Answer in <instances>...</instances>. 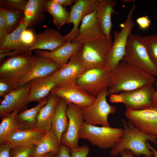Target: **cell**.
Instances as JSON below:
<instances>
[{"instance_id": "34", "label": "cell", "mask_w": 157, "mask_h": 157, "mask_svg": "<svg viewBox=\"0 0 157 157\" xmlns=\"http://www.w3.org/2000/svg\"><path fill=\"white\" fill-rule=\"evenodd\" d=\"M28 1L26 0H1L0 8L11 10L24 11Z\"/></svg>"}, {"instance_id": "44", "label": "cell", "mask_w": 157, "mask_h": 157, "mask_svg": "<svg viewBox=\"0 0 157 157\" xmlns=\"http://www.w3.org/2000/svg\"><path fill=\"white\" fill-rule=\"evenodd\" d=\"M20 53H21L18 51L13 50L6 53L0 54V62H1L3 58L6 57L8 56L10 57Z\"/></svg>"}, {"instance_id": "20", "label": "cell", "mask_w": 157, "mask_h": 157, "mask_svg": "<svg viewBox=\"0 0 157 157\" xmlns=\"http://www.w3.org/2000/svg\"><path fill=\"white\" fill-rule=\"evenodd\" d=\"M35 56L33 66L27 74L16 83L17 88L33 79L51 75L59 69L57 64L52 60L36 55Z\"/></svg>"}, {"instance_id": "42", "label": "cell", "mask_w": 157, "mask_h": 157, "mask_svg": "<svg viewBox=\"0 0 157 157\" xmlns=\"http://www.w3.org/2000/svg\"><path fill=\"white\" fill-rule=\"evenodd\" d=\"M56 157H71L70 149L65 145L60 144V149L56 154Z\"/></svg>"}, {"instance_id": "51", "label": "cell", "mask_w": 157, "mask_h": 157, "mask_svg": "<svg viewBox=\"0 0 157 157\" xmlns=\"http://www.w3.org/2000/svg\"><path fill=\"white\" fill-rule=\"evenodd\" d=\"M155 97L156 100L157 101V90H156L155 92Z\"/></svg>"}, {"instance_id": "33", "label": "cell", "mask_w": 157, "mask_h": 157, "mask_svg": "<svg viewBox=\"0 0 157 157\" xmlns=\"http://www.w3.org/2000/svg\"><path fill=\"white\" fill-rule=\"evenodd\" d=\"M141 40L151 60L157 67V34L141 37Z\"/></svg>"}, {"instance_id": "26", "label": "cell", "mask_w": 157, "mask_h": 157, "mask_svg": "<svg viewBox=\"0 0 157 157\" xmlns=\"http://www.w3.org/2000/svg\"><path fill=\"white\" fill-rule=\"evenodd\" d=\"M68 106L67 102L60 98L51 122V129L60 143L61 137L66 131L68 126L69 120L66 112Z\"/></svg>"}, {"instance_id": "38", "label": "cell", "mask_w": 157, "mask_h": 157, "mask_svg": "<svg viewBox=\"0 0 157 157\" xmlns=\"http://www.w3.org/2000/svg\"><path fill=\"white\" fill-rule=\"evenodd\" d=\"M17 89L16 83H11L0 79V96L4 97L12 91Z\"/></svg>"}, {"instance_id": "36", "label": "cell", "mask_w": 157, "mask_h": 157, "mask_svg": "<svg viewBox=\"0 0 157 157\" xmlns=\"http://www.w3.org/2000/svg\"><path fill=\"white\" fill-rule=\"evenodd\" d=\"M35 35L34 32L31 29H25L22 33L21 42L27 50V53L34 42Z\"/></svg>"}, {"instance_id": "25", "label": "cell", "mask_w": 157, "mask_h": 157, "mask_svg": "<svg viewBox=\"0 0 157 157\" xmlns=\"http://www.w3.org/2000/svg\"><path fill=\"white\" fill-rule=\"evenodd\" d=\"M60 99L58 96L51 94L47 103L38 112L35 128L45 131L51 129L52 121Z\"/></svg>"}, {"instance_id": "23", "label": "cell", "mask_w": 157, "mask_h": 157, "mask_svg": "<svg viewBox=\"0 0 157 157\" xmlns=\"http://www.w3.org/2000/svg\"><path fill=\"white\" fill-rule=\"evenodd\" d=\"M47 1L28 0L24 15V19L28 28H34L44 20Z\"/></svg>"}, {"instance_id": "7", "label": "cell", "mask_w": 157, "mask_h": 157, "mask_svg": "<svg viewBox=\"0 0 157 157\" xmlns=\"http://www.w3.org/2000/svg\"><path fill=\"white\" fill-rule=\"evenodd\" d=\"M123 129L110 126H97L84 122L80 130L79 138L87 140L102 149L112 148L123 134Z\"/></svg>"}, {"instance_id": "10", "label": "cell", "mask_w": 157, "mask_h": 157, "mask_svg": "<svg viewBox=\"0 0 157 157\" xmlns=\"http://www.w3.org/2000/svg\"><path fill=\"white\" fill-rule=\"evenodd\" d=\"M67 115L69 124L66 131L63 134L60 140L62 144L70 150L79 148V134L84 120L82 108L72 103H67Z\"/></svg>"}, {"instance_id": "14", "label": "cell", "mask_w": 157, "mask_h": 157, "mask_svg": "<svg viewBox=\"0 0 157 157\" xmlns=\"http://www.w3.org/2000/svg\"><path fill=\"white\" fill-rule=\"evenodd\" d=\"M31 87L30 81L10 92L3 97L0 105V116L18 110L23 111L29 103L28 98Z\"/></svg>"}, {"instance_id": "48", "label": "cell", "mask_w": 157, "mask_h": 157, "mask_svg": "<svg viewBox=\"0 0 157 157\" xmlns=\"http://www.w3.org/2000/svg\"><path fill=\"white\" fill-rule=\"evenodd\" d=\"M41 157H56V154L53 152L47 153Z\"/></svg>"}, {"instance_id": "13", "label": "cell", "mask_w": 157, "mask_h": 157, "mask_svg": "<svg viewBox=\"0 0 157 157\" xmlns=\"http://www.w3.org/2000/svg\"><path fill=\"white\" fill-rule=\"evenodd\" d=\"M124 115L135 127L141 131L157 135V103L146 109L133 110L126 109Z\"/></svg>"}, {"instance_id": "19", "label": "cell", "mask_w": 157, "mask_h": 157, "mask_svg": "<svg viewBox=\"0 0 157 157\" xmlns=\"http://www.w3.org/2000/svg\"><path fill=\"white\" fill-rule=\"evenodd\" d=\"M67 42L65 36L59 31L47 28L44 32L35 34L34 42L28 53L37 49L53 51Z\"/></svg>"}, {"instance_id": "31", "label": "cell", "mask_w": 157, "mask_h": 157, "mask_svg": "<svg viewBox=\"0 0 157 157\" xmlns=\"http://www.w3.org/2000/svg\"><path fill=\"white\" fill-rule=\"evenodd\" d=\"M19 111L16 110L1 117L0 124V144L5 142L10 134L19 129L16 117Z\"/></svg>"}, {"instance_id": "16", "label": "cell", "mask_w": 157, "mask_h": 157, "mask_svg": "<svg viewBox=\"0 0 157 157\" xmlns=\"http://www.w3.org/2000/svg\"><path fill=\"white\" fill-rule=\"evenodd\" d=\"M77 52L67 63L52 75L56 85L76 81L87 70L84 64L79 58Z\"/></svg>"}, {"instance_id": "28", "label": "cell", "mask_w": 157, "mask_h": 157, "mask_svg": "<svg viewBox=\"0 0 157 157\" xmlns=\"http://www.w3.org/2000/svg\"><path fill=\"white\" fill-rule=\"evenodd\" d=\"M47 100L48 98L43 99L33 107L21 111L17 115L15 119L19 129H29L35 128L38 112L47 103Z\"/></svg>"}, {"instance_id": "52", "label": "cell", "mask_w": 157, "mask_h": 157, "mask_svg": "<svg viewBox=\"0 0 157 157\" xmlns=\"http://www.w3.org/2000/svg\"><path fill=\"white\" fill-rule=\"evenodd\" d=\"M155 85L156 88H157V79H156L155 82Z\"/></svg>"}, {"instance_id": "50", "label": "cell", "mask_w": 157, "mask_h": 157, "mask_svg": "<svg viewBox=\"0 0 157 157\" xmlns=\"http://www.w3.org/2000/svg\"><path fill=\"white\" fill-rule=\"evenodd\" d=\"M121 1L124 3H130L134 2L135 1V0H122Z\"/></svg>"}, {"instance_id": "15", "label": "cell", "mask_w": 157, "mask_h": 157, "mask_svg": "<svg viewBox=\"0 0 157 157\" xmlns=\"http://www.w3.org/2000/svg\"><path fill=\"white\" fill-rule=\"evenodd\" d=\"M98 0H76L71 6L68 24L72 23L73 27L71 31L65 35L67 42H71L77 35L78 26L87 15L94 11Z\"/></svg>"}, {"instance_id": "40", "label": "cell", "mask_w": 157, "mask_h": 157, "mask_svg": "<svg viewBox=\"0 0 157 157\" xmlns=\"http://www.w3.org/2000/svg\"><path fill=\"white\" fill-rule=\"evenodd\" d=\"M136 21L139 28L143 30L147 29L149 27L151 22L147 15L138 18Z\"/></svg>"}, {"instance_id": "53", "label": "cell", "mask_w": 157, "mask_h": 157, "mask_svg": "<svg viewBox=\"0 0 157 157\" xmlns=\"http://www.w3.org/2000/svg\"></svg>"}, {"instance_id": "4", "label": "cell", "mask_w": 157, "mask_h": 157, "mask_svg": "<svg viewBox=\"0 0 157 157\" xmlns=\"http://www.w3.org/2000/svg\"><path fill=\"white\" fill-rule=\"evenodd\" d=\"M35 60V55H32L31 52L9 57L1 64L0 79L17 83L29 73Z\"/></svg>"}, {"instance_id": "37", "label": "cell", "mask_w": 157, "mask_h": 157, "mask_svg": "<svg viewBox=\"0 0 157 157\" xmlns=\"http://www.w3.org/2000/svg\"><path fill=\"white\" fill-rule=\"evenodd\" d=\"M9 34L6 21L3 11L0 10V46Z\"/></svg>"}, {"instance_id": "5", "label": "cell", "mask_w": 157, "mask_h": 157, "mask_svg": "<svg viewBox=\"0 0 157 157\" xmlns=\"http://www.w3.org/2000/svg\"><path fill=\"white\" fill-rule=\"evenodd\" d=\"M139 35L129 36L122 61L157 77V67L151 60Z\"/></svg>"}, {"instance_id": "1", "label": "cell", "mask_w": 157, "mask_h": 157, "mask_svg": "<svg viewBox=\"0 0 157 157\" xmlns=\"http://www.w3.org/2000/svg\"><path fill=\"white\" fill-rule=\"evenodd\" d=\"M112 72V82L107 90V96L154 85L156 80L155 76L122 61Z\"/></svg>"}, {"instance_id": "6", "label": "cell", "mask_w": 157, "mask_h": 157, "mask_svg": "<svg viewBox=\"0 0 157 157\" xmlns=\"http://www.w3.org/2000/svg\"><path fill=\"white\" fill-rule=\"evenodd\" d=\"M135 8V5L133 4L125 21L121 25V30L115 31L113 32L114 41L108 53L107 64L105 68L108 71L112 72L122 60L128 38L132 33L134 26L133 16Z\"/></svg>"}, {"instance_id": "11", "label": "cell", "mask_w": 157, "mask_h": 157, "mask_svg": "<svg viewBox=\"0 0 157 157\" xmlns=\"http://www.w3.org/2000/svg\"><path fill=\"white\" fill-rule=\"evenodd\" d=\"M156 91L154 85H149L119 94L123 98V103L126 109L139 110L148 108L157 103Z\"/></svg>"}, {"instance_id": "32", "label": "cell", "mask_w": 157, "mask_h": 157, "mask_svg": "<svg viewBox=\"0 0 157 157\" xmlns=\"http://www.w3.org/2000/svg\"><path fill=\"white\" fill-rule=\"evenodd\" d=\"M0 10L4 14L9 34L19 25L24 17V11L11 10L2 8H0Z\"/></svg>"}, {"instance_id": "43", "label": "cell", "mask_w": 157, "mask_h": 157, "mask_svg": "<svg viewBox=\"0 0 157 157\" xmlns=\"http://www.w3.org/2000/svg\"><path fill=\"white\" fill-rule=\"evenodd\" d=\"M110 100L112 103H123V99L122 96L119 94L111 95L110 96Z\"/></svg>"}, {"instance_id": "27", "label": "cell", "mask_w": 157, "mask_h": 157, "mask_svg": "<svg viewBox=\"0 0 157 157\" xmlns=\"http://www.w3.org/2000/svg\"><path fill=\"white\" fill-rule=\"evenodd\" d=\"M60 143L51 128L35 144V148L31 157H41L50 152L57 154L59 151Z\"/></svg>"}, {"instance_id": "17", "label": "cell", "mask_w": 157, "mask_h": 157, "mask_svg": "<svg viewBox=\"0 0 157 157\" xmlns=\"http://www.w3.org/2000/svg\"><path fill=\"white\" fill-rule=\"evenodd\" d=\"M95 13L96 10L83 19L78 33L72 40V43L83 44L96 39L106 37L96 17Z\"/></svg>"}, {"instance_id": "29", "label": "cell", "mask_w": 157, "mask_h": 157, "mask_svg": "<svg viewBox=\"0 0 157 157\" xmlns=\"http://www.w3.org/2000/svg\"><path fill=\"white\" fill-rule=\"evenodd\" d=\"M28 26L22 18L19 26L13 32L9 34L0 49H8L19 51L21 53H26L27 50L21 42V38L23 32Z\"/></svg>"}, {"instance_id": "41", "label": "cell", "mask_w": 157, "mask_h": 157, "mask_svg": "<svg viewBox=\"0 0 157 157\" xmlns=\"http://www.w3.org/2000/svg\"><path fill=\"white\" fill-rule=\"evenodd\" d=\"M11 148L6 142L0 144V157H10Z\"/></svg>"}, {"instance_id": "21", "label": "cell", "mask_w": 157, "mask_h": 157, "mask_svg": "<svg viewBox=\"0 0 157 157\" xmlns=\"http://www.w3.org/2000/svg\"><path fill=\"white\" fill-rule=\"evenodd\" d=\"M117 3V1L114 0H98L96 9L95 17L103 32L111 41V15L113 14H119L114 10Z\"/></svg>"}, {"instance_id": "39", "label": "cell", "mask_w": 157, "mask_h": 157, "mask_svg": "<svg viewBox=\"0 0 157 157\" xmlns=\"http://www.w3.org/2000/svg\"><path fill=\"white\" fill-rule=\"evenodd\" d=\"M71 157H87L90 151V148L87 145L80 146L78 148L70 150Z\"/></svg>"}, {"instance_id": "45", "label": "cell", "mask_w": 157, "mask_h": 157, "mask_svg": "<svg viewBox=\"0 0 157 157\" xmlns=\"http://www.w3.org/2000/svg\"><path fill=\"white\" fill-rule=\"evenodd\" d=\"M120 155L121 157H135L130 150L128 149H125L122 151ZM141 157H148L146 155H143Z\"/></svg>"}, {"instance_id": "47", "label": "cell", "mask_w": 157, "mask_h": 157, "mask_svg": "<svg viewBox=\"0 0 157 157\" xmlns=\"http://www.w3.org/2000/svg\"><path fill=\"white\" fill-rule=\"evenodd\" d=\"M147 145L148 148L153 152L154 157H157V151L150 144L149 141L147 142Z\"/></svg>"}, {"instance_id": "46", "label": "cell", "mask_w": 157, "mask_h": 157, "mask_svg": "<svg viewBox=\"0 0 157 157\" xmlns=\"http://www.w3.org/2000/svg\"><path fill=\"white\" fill-rule=\"evenodd\" d=\"M56 2L63 6L70 5L73 3H74L76 0H55Z\"/></svg>"}, {"instance_id": "49", "label": "cell", "mask_w": 157, "mask_h": 157, "mask_svg": "<svg viewBox=\"0 0 157 157\" xmlns=\"http://www.w3.org/2000/svg\"><path fill=\"white\" fill-rule=\"evenodd\" d=\"M12 51L8 49H0V54H4L8 53Z\"/></svg>"}, {"instance_id": "22", "label": "cell", "mask_w": 157, "mask_h": 157, "mask_svg": "<svg viewBox=\"0 0 157 157\" xmlns=\"http://www.w3.org/2000/svg\"><path fill=\"white\" fill-rule=\"evenodd\" d=\"M46 131L36 128L16 129L7 138L6 142L10 147H27L35 145Z\"/></svg>"}, {"instance_id": "8", "label": "cell", "mask_w": 157, "mask_h": 157, "mask_svg": "<svg viewBox=\"0 0 157 157\" xmlns=\"http://www.w3.org/2000/svg\"><path fill=\"white\" fill-rule=\"evenodd\" d=\"M113 79L112 72L95 68L86 70L76 81L88 94L97 97L103 91L108 89Z\"/></svg>"}, {"instance_id": "35", "label": "cell", "mask_w": 157, "mask_h": 157, "mask_svg": "<svg viewBox=\"0 0 157 157\" xmlns=\"http://www.w3.org/2000/svg\"><path fill=\"white\" fill-rule=\"evenodd\" d=\"M35 148V145L27 147H12L10 157H31Z\"/></svg>"}, {"instance_id": "9", "label": "cell", "mask_w": 157, "mask_h": 157, "mask_svg": "<svg viewBox=\"0 0 157 157\" xmlns=\"http://www.w3.org/2000/svg\"><path fill=\"white\" fill-rule=\"evenodd\" d=\"M102 92L92 104L82 108L83 116L85 123L95 126H110L108 122L109 115L113 114L117 110L116 107L109 104L106 100L107 91Z\"/></svg>"}, {"instance_id": "12", "label": "cell", "mask_w": 157, "mask_h": 157, "mask_svg": "<svg viewBox=\"0 0 157 157\" xmlns=\"http://www.w3.org/2000/svg\"><path fill=\"white\" fill-rule=\"evenodd\" d=\"M65 100L83 108L92 104L97 97L89 95L84 91L76 81L56 85L51 91Z\"/></svg>"}, {"instance_id": "24", "label": "cell", "mask_w": 157, "mask_h": 157, "mask_svg": "<svg viewBox=\"0 0 157 157\" xmlns=\"http://www.w3.org/2000/svg\"><path fill=\"white\" fill-rule=\"evenodd\" d=\"M29 102H39L45 98L57 83L52 75L33 79L30 81Z\"/></svg>"}, {"instance_id": "3", "label": "cell", "mask_w": 157, "mask_h": 157, "mask_svg": "<svg viewBox=\"0 0 157 157\" xmlns=\"http://www.w3.org/2000/svg\"><path fill=\"white\" fill-rule=\"evenodd\" d=\"M113 44L106 37L100 38L83 44L77 52L80 59L87 70L93 68H105L108 53Z\"/></svg>"}, {"instance_id": "2", "label": "cell", "mask_w": 157, "mask_h": 157, "mask_svg": "<svg viewBox=\"0 0 157 157\" xmlns=\"http://www.w3.org/2000/svg\"><path fill=\"white\" fill-rule=\"evenodd\" d=\"M124 132L118 142L111 149L110 155L116 157L123 151L130 150L135 157L146 155L154 157L153 152L147 147V142L150 141L157 145V135L144 133L135 127L129 121L122 120Z\"/></svg>"}, {"instance_id": "18", "label": "cell", "mask_w": 157, "mask_h": 157, "mask_svg": "<svg viewBox=\"0 0 157 157\" xmlns=\"http://www.w3.org/2000/svg\"><path fill=\"white\" fill-rule=\"evenodd\" d=\"M83 44L67 42L53 51L37 49L35 50V53L38 56L52 60L60 68L68 63L71 58L78 51Z\"/></svg>"}, {"instance_id": "30", "label": "cell", "mask_w": 157, "mask_h": 157, "mask_svg": "<svg viewBox=\"0 0 157 157\" xmlns=\"http://www.w3.org/2000/svg\"><path fill=\"white\" fill-rule=\"evenodd\" d=\"M46 10L52 17L53 22L58 30H60L65 24H68L69 13L55 0L47 1Z\"/></svg>"}]
</instances>
